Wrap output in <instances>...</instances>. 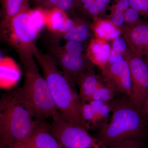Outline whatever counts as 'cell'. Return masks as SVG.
<instances>
[{"label": "cell", "mask_w": 148, "mask_h": 148, "mask_svg": "<svg viewBox=\"0 0 148 148\" xmlns=\"http://www.w3.org/2000/svg\"><path fill=\"white\" fill-rule=\"evenodd\" d=\"M76 22L77 20L75 21L72 18H68L63 24L57 34L62 36H64L73 29L76 24Z\"/></svg>", "instance_id": "29"}, {"label": "cell", "mask_w": 148, "mask_h": 148, "mask_svg": "<svg viewBox=\"0 0 148 148\" xmlns=\"http://www.w3.org/2000/svg\"><path fill=\"white\" fill-rule=\"evenodd\" d=\"M47 11L41 8L29 11L32 21L39 33L46 26Z\"/></svg>", "instance_id": "20"}, {"label": "cell", "mask_w": 148, "mask_h": 148, "mask_svg": "<svg viewBox=\"0 0 148 148\" xmlns=\"http://www.w3.org/2000/svg\"><path fill=\"white\" fill-rule=\"evenodd\" d=\"M123 59H125L123 56L120 53H119L111 49L110 52L106 65L114 64L121 61Z\"/></svg>", "instance_id": "31"}, {"label": "cell", "mask_w": 148, "mask_h": 148, "mask_svg": "<svg viewBox=\"0 0 148 148\" xmlns=\"http://www.w3.org/2000/svg\"><path fill=\"white\" fill-rule=\"evenodd\" d=\"M56 50L63 73L74 87L80 76L88 69L92 68L93 64L86 55H71L63 52L58 47Z\"/></svg>", "instance_id": "10"}, {"label": "cell", "mask_w": 148, "mask_h": 148, "mask_svg": "<svg viewBox=\"0 0 148 148\" xmlns=\"http://www.w3.org/2000/svg\"><path fill=\"white\" fill-rule=\"evenodd\" d=\"M110 21L115 27L120 29L125 24L124 13L118 11H112Z\"/></svg>", "instance_id": "27"}, {"label": "cell", "mask_w": 148, "mask_h": 148, "mask_svg": "<svg viewBox=\"0 0 148 148\" xmlns=\"http://www.w3.org/2000/svg\"><path fill=\"white\" fill-rule=\"evenodd\" d=\"M51 119V122L47 125L49 130L63 147L89 148L96 142L88 130L66 120L60 113Z\"/></svg>", "instance_id": "6"}, {"label": "cell", "mask_w": 148, "mask_h": 148, "mask_svg": "<svg viewBox=\"0 0 148 148\" xmlns=\"http://www.w3.org/2000/svg\"><path fill=\"white\" fill-rule=\"evenodd\" d=\"M92 147L93 148H103L102 147H101L100 145L97 144V143H96V142L94 143Z\"/></svg>", "instance_id": "40"}, {"label": "cell", "mask_w": 148, "mask_h": 148, "mask_svg": "<svg viewBox=\"0 0 148 148\" xmlns=\"http://www.w3.org/2000/svg\"><path fill=\"white\" fill-rule=\"evenodd\" d=\"M111 50V46L107 40L96 37L90 40L86 56L93 65L102 70L107 64Z\"/></svg>", "instance_id": "11"}, {"label": "cell", "mask_w": 148, "mask_h": 148, "mask_svg": "<svg viewBox=\"0 0 148 148\" xmlns=\"http://www.w3.org/2000/svg\"><path fill=\"white\" fill-rule=\"evenodd\" d=\"M129 64L131 79L130 102L142 111L148 98V67L143 58L130 56L126 59Z\"/></svg>", "instance_id": "7"}, {"label": "cell", "mask_w": 148, "mask_h": 148, "mask_svg": "<svg viewBox=\"0 0 148 148\" xmlns=\"http://www.w3.org/2000/svg\"><path fill=\"white\" fill-rule=\"evenodd\" d=\"M130 7L138 11L141 15L148 16V0H128Z\"/></svg>", "instance_id": "25"}, {"label": "cell", "mask_w": 148, "mask_h": 148, "mask_svg": "<svg viewBox=\"0 0 148 148\" xmlns=\"http://www.w3.org/2000/svg\"><path fill=\"white\" fill-rule=\"evenodd\" d=\"M91 28L96 38L104 39L106 40H112L119 36L121 31L114 26L110 20L100 19L95 17Z\"/></svg>", "instance_id": "16"}, {"label": "cell", "mask_w": 148, "mask_h": 148, "mask_svg": "<svg viewBox=\"0 0 148 148\" xmlns=\"http://www.w3.org/2000/svg\"><path fill=\"white\" fill-rule=\"evenodd\" d=\"M77 1V0H60L56 7L65 12L69 11L75 7Z\"/></svg>", "instance_id": "28"}, {"label": "cell", "mask_w": 148, "mask_h": 148, "mask_svg": "<svg viewBox=\"0 0 148 148\" xmlns=\"http://www.w3.org/2000/svg\"><path fill=\"white\" fill-rule=\"evenodd\" d=\"M87 13L89 15L93 16L94 18L98 17L99 15L102 14L98 6L95 3V1L88 10Z\"/></svg>", "instance_id": "35"}, {"label": "cell", "mask_w": 148, "mask_h": 148, "mask_svg": "<svg viewBox=\"0 0 148 148\" xmlns=\"http://www.w3.org/2000/svg\"><path fill=\"white\" fill-rule=\"evenodd\" d=\"M0 148H6L5 146L4 145L3 143L1 138H0Z\"/></svg>", "instance_id": "41"}, {"label": "cell", "mask_w": 148, "mask_h": 148, "mask_svg": "<svg viewBox=\"0 0 148 148\" xmlns=\"http://www.w3.org/2000/svg\"><path fill=\"white\" fill-rule=\"evenodd\" d=\"M11 148H27V147L26 144L19 143L14 144Z\"/></svg>", "instance_id": "38"}, {"label": "cell", "mask_w": 148, "mask_h": 148, "mask_svg": "<svg viewBox=\"0 0 148 148\" xmlns=\"http://www.w3.org/2000/svg\"><path fill=\"white\" fill-rule=\"evenodd\" d=\"M106 84L115 91L129 98L131 93V79L129 64L126 59L107 65L102 70Z\"/></svg>", "instance_id": "8"}, {"label": "cell", "mask_w": 148, "mask_h": 148, "mask_svg": "<svg viewBox=\"0 0 148 148\" xmlns=\"http://www.w3.org/2000/svg\"><path fill=\"white\" fill-rule=\"evenodd\" d=\"M142 112L143 115H148V98L144 103V106L142 110Z\"/></svg>", "instance_id": "37"}, {"label": "cell", "mask_w": 148, "mask_h": 148, "mask_svg": "<svg viewBox=\"0 0 148 148\" xmlns=\"http://www.w3.org/2000/svg\"><path fill=\"white\" fill-rule=\"evenodd\" d=\"M130 7L128 0H116L115 4L112 8V11H118L124 13Z\"/></svg>", "instance_id": "30"}, {"label": "cell", "mask_w": 148, "mask_h": 148, "mask_svg": "<svg viewBox=\"0 0 148 148\" xmlns=\"http://www.w3.org/2000/svg\"><path fill=\"white\" fill-rule=\"evenodd\" d=\"M132 55L143 58L148 53V22L125 25L120 29Z\"/></svg>", "instance_id": "9"}, {"label": "cell", "mask_w": 148, "mask_h": 148, "mask_svg": "<svg viewBox=\"0 0 148 148\" xmlns=\"http://www.w3.org/2000/svg\"><path fill=\"white\" fill-rule=\"evenodd\" d=\"M4 56L3 53L2 51L0 50V61L2 60V59L4 58Z\"/></svg>", "instance_id": "42"}, {"label": "cell", "mask_w": 148, "mask_h": 148, "mask_svg": "<svg viewBox=\"0 0 148 148\" xmlns=\"http://www.w3.org/2000/svg\"><path fill=\"white\" fill-rule=\"evenodd\" d=\"M34 55L41 67L51 92L59 113L72 123L88 130L89 126L83 116L79 94L58 69L49 56L35 47Z\"/></svg>", "instance_id": "2"}, {"label": "cell", "mask_w": 148, "mask_h": 148, "mask_svg": "<svg viewBox=\"0 0 148 148\" xmlns=\"http://www.w3.org/2000/svg\"><path fill=\"white\" fill-rule=\"evenodd\" d=\"M40 121L17 89L0 98V138L6 148L17 143L27 144Z\"/></svg>", "instance_id": "1"}, {"label": "cell", "mask_w": 148, "mask_h": 148, "mask_svg": "<svg viewBox=\"0 0 148 148\" xmlns=\"http://www.w3.org/2000/svg\"><path fill=\"white\" fill-rule=\"evenodd\" d=\"M82 111L83 116L86 122H90L93 124L96 123L95 114L90 103H82Z\"/></svg>", "instance_id": "26"}, {"label": "cell", "mask_w": 148, "mask_h": 148, "mask_svg": "<svg viewBox=\"0 0 148 148\" xmlns=\"http://www.w3.org/2000/svg\"><path fill=\"white\" fill-rule=\"evenodd\" d=\"M95 0H77L76 5L84 12L87 13L88 10L94 2Z\"/></svg>", "instance_id": "33"}, {"label": "cell", "mask_w": 148, "mask_h": 148, "mask_svg": "<svg viewBox=\"0 0 148 148\" xmlns=\"http://www.w3.org/2000/svg\"><path fill=\"white\" fill-rule=\"evenodd\" d=\"M115 92V90L108 86L100 82L93 93L91 100H98L104 103H109L113 100Z\"/></svg>", "instance_id": "19"}, {"label": "cell", "mask_w": 148, "mask_h": 148, "mask_svg": "<svg viewBox=\"0 0 148 148\" xmlns=\"http://www.w3.org/2000/svg\"><path fill=\"white\" fill-rule=\"evenodd\" d=\"M113 50L120 53L126 59L131 55L127 43L123 37L119 36L112 40V48Z\"/></svg>", "instance_id": "22"}, {"label": "cell", "mask_w": 148, "mask_h": 148, "mask_svg": "<svg viewBox=\"0 0 148 148\" xmlns=\"http://www.w3.org/2000/svg\"><path fill=\"white\" fill-rule=\"evenodd\" d=\"M92 68L86 71L79 77L77 84L79 88V97L82 103L89 102L100 83Z\"/></svg>", "instance_id": "13"}, {"label": "cell", "mask_w": 148, "mask_h": 148, "mask_svg": "<svg viewBox=\"0 0 148 148\" xmlns=\"http://www.w3.org/2000/svg\"><path fill=\"white\" fill-rule=\"evenodd\" d=\"M112 118L109 123L100 126L95 139L99 145L106 147L130 138L140 136L143 125L142 111L125 98L110 102Z\"/></svg>", "instance_id": "4"}, {"label": "cell", "mask_w": 148, "mask_h": 148, "mask_svg": "<svg viewBox=\"0 0 148 148\" xmlns=\"http://www.w3.org/2000/svg\"><path fill=\"white\" fill-rule=\"evenodd\" d=\"M27 148H63V146L51 135L47 124L41 121L26 144Z\"/></svg>", "instance_id": "12"}, {"label": "cell", "mask_w": 148, "mask_h": 148, "mask_svg": "<svg viewBox=\"0 0 148 148\" xmlns=\"http://www.w3.org/2000/svg\"><path fill=\"white\" fill-rule=\"evenodd\" d=\"M24 67L25 79L23 87L17 89L21 98L40 121L51 118L59 113L46 80L40 74L34 53H18Z\"/></svg>", "instance_id": "3"}, {"label": "cell", "mask_w": 148, "mask_h": 148, "mask_svg": "<svg viewBox=\"0 0 148 148\" xmlns=\"http://www.w3.org/2000/svg\"><path fill=\"white\" fill-rule=\"evenodd\" d=\"M140 136L125 139L104 148H148L140 140Z\"/></svg>", "instance_id": "21"}, {"label": "cell", "mask_w": 148, "mask_h": 148, "mask_svg": "<svg viewBox=\"0 0 148 148\" xmlns=\"http://www.w3.org/2000/svg\"><path fill=\"white\" fill-rule=\"evenodd\" d=\"M20 75V71L13 59L4 57L0 61V87L13 85L17 82Z\"/></svg>", "instance_id": "14"}, {"label": "cell", "mask_w": 148, "mask_h": 148, "mask_svg": "<svg viewBox=\"0 0 148 148\" xmlns=\"http://www.w3.org/2000/svg\"><path fill=\"white\" fill-rule=\"evenodd\" d=\"M60 0H44L43 5L46 8L51 9L56 7Z\"/></svg>", "instance_id": "36"}, {"label": "cell", "mask_w": 148, "mask_h": 148, "mask_svg": "<svg viewBox=\"0 0 148 148\" xmlns=\"http://www.w3.org/2000/svg\"><path fill=\"white\" fill-rule=\"evenodd\" d=\"M125 25H131L137 24L142 21L140 14L138 11L130 7L124 12Z\"/></svg>", "instance_id": "24"}, {"label": "cell", "mask_w": 148, "mask_h": 148, "mask_svg": "<svg viewBox=\"0 0 148 148\" xmlns=\"http://www.w3.org/2000/svg\"><path fill=\"white\" fill-rule=\"evenodd\" d=\"M36 1H44V0H36Z\"/></svg>", "instance_id": "44"}, {"label": "cell", "mask_w": 148, "mask_h": 148, "mask_svg": "<svg viewBox=\"0 0 148 148\" xmlns=\"http://www.w3.org/2000/svg\"><path fill=\"white\" fill-rule=\"evenodd\" d=\"M69 18L65 12L57 8H53L47 11L46 26L51 32L58 34Z\"/></svg>", "instance_id": "17"}, {"label": "cell", "mask_w": 148, "mask_h": 148, "mask_svg": "<svg viewBox=\"0 0 148 148\" xmlns=\"http://www.w3.org/2000/svg\"><path fill=\"white\" fill-rule=\"evenodd\" d=\"M111 111V106L110 102L104 103L98 114L97 118L98 121L108 116Z\"/></svg>", "instance_id": "32"}, {"label": "cell", "mask_w": 148, "mask_h": 148, "mask_svg": "<svg viewBox=\"0 0 148 148\" xmlns=\"http://www.w3.org/2000/svg\"><path fill=\"white\" fill-rule=\"evenodd\" d=\"M27 9L22 11L7 23L0 25L1 36L16 49L34 52L35 41L39 32L35 27Z\"/></svg>", "instance_id": "5"}, {"label": "cell", "mask_w": 148, "mask_h": 148, "mask_svg": "<svg viewBox=\"0 0 148 148\" xmlns=\"http://www.w3.org/2000/svg\"><path fill=\"white\" fill-rule=\"evenodd\" d=\"M145 56V59H144V60L145 61L146 64H147V66L148 67V53L147 54H146Z\"/></svg>", "instance_id": "43"}, {"label": "cell", "mask_w": 148, "mask_h": 148, "mask_svg": "<svg viewBox=\"0 0 148 148\" xmlns=\"http://www.w3.org/2000/svg\"><path fill=\"white\" fill-rule=\"evenodd\" d=\"M60 50L65 53L75 56L83 55L84 47L82 42L75 41H69L63 47H58Z\"/></svg>", "instance_id": "23"}, {"label": "cell", "mask_w": 148, "mask_h": 148, "mask_svg": "<svg viewBox=\"0 0 148 148\" xmlns=\"http://www.w3.org/2000/svg\"><path fill=\"white\" fill-rule=\"evenodd\" d=\"M2 9L0 25L7 23L19 12L28 9L27 0H0Z\"/></svg>", "instance_id": "15"}, {"label": "cell", "mask_w": 148, "mask_h": 148, "mask_svg": "<svg viewBox=\"0 0 148 148\" xmlns=\"http://www.w3.org/2000/svg\"><path fill=\"white\" fill-rule=\"evenodd\" d=\"M95 1H96L99 2L103 3L107 5V4H108L110 0H95Z\"/></svg>", "instance_id": "39"}, {"label": "cell", "mask_w": 148, "mask_h": 148, "mask_svg": "<svg viewBox=\"0 0 148 148\" xmlns=\"http://www.w3.org/2000/svg\"><path fill=\"white\" fill-rule=\"evenodd\" d=\"M88 103H90V105L92 106L93 111L95 112V121H96V122H97L98 121L97 118H98V114L101 110L102 106L105 103L103 101H98V100H91Z\"/></svg>", "instance_id": "34"}, {"label": "cell", "mask_w": 148, "mask_h": 148, "mask_svg": "<svg viewBox=\"0 0 148 148\" xmlns=\"http://www.w3.org/2000/svg\"><path fill=\"white\" fill-rule=\"evenodd\" d=\"M90 36V28L86 23L77 20L76 24L71 31L63 36L64 39L67 41H75L84 42Z\"/></svg>", "instance_id": "18"}]
</instances>
